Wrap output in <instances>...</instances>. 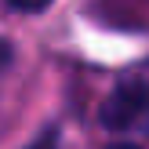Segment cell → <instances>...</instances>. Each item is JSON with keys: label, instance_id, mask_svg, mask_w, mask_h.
I'll return each instance as SVG.
<instances>
[{"label": "cell", "instance_id": "cell-4", "mask_svg": "<svg viewBox=\"0 0 149 149\" xmlns=\"http://www.w3.org/2000/svg\"><path fill=\"white\" fill-rule=\"evenodd\" d=\"M109 149H142V146H135V142H116V146H109Z\"/></svg>", "mask_w": 149, "mask_h": 149}, {"label": "cell", "instance_id": "cell-1", "mask_svg": "<svg viewBox=\"0 0 149 149\" xmlns=\"http://www.w3.org/2000/svg\"><path fill=\"white\" fill-rule=\"evenodd\" d=\"M149 120V65L127 73L102 106V124L109 131H135Z\"/></svg>", "mask_w": 149, "mask_h": 149}, {"label": "cell", "instance_id": "cell-2", "mask_svg": "<svg viewBox=\"0 0 149 149\" xmlns=\"http://www.w3.org/2000/svg\"><path fill=\"white\" fill-rule=\"evenodd\" d=\"M7 7H15V11H26V15H36L44 11V7H51V0H4Z\"/></svg>", "mask_w": 149, "mask_h": 149}, {"label": "cell", "instance_id": "cell-3", "mask_svg": "<svg viewBox=\"0 0 149 149\" xmlns=\"http://www.w3.org/2000/svg\"><path fill=\"white\" fill-rule=\"evenodd\" d=\"M29 149H58V131H55V127H51V131H44V135L36 138Z\"/></svg>", "mask_w": 149, "mask_h": 149}]
</instances>
